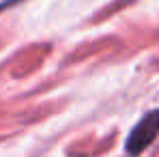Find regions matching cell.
Wrapping results in <instances>:
<instances>
[{"instance_id": "obj_1", "label": "cell", "mask_w": 159, "mask_h": 157, "mask_svg": "<svg viewBox=\"0 0 159 157\" xmlns=\"http://www.w3.org/2000/svg\"><path fill=\"white\" fill-rule=\"evenodd\" d=\"M159 136V110H151L148 114H144L138 123H135V127L129 131V136H127V142H125V151H127V155H140V153H144L155 140H157Z\"/></svg>"}]
</instances>
